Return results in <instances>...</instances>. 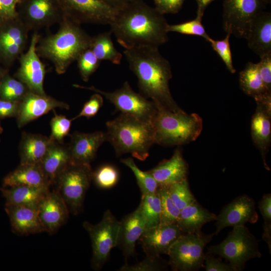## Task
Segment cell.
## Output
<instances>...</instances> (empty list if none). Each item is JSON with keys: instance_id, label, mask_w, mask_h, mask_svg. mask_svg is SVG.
<instances>
[{"instance_id": "1", "label": "cell", "mask_w": 271, "mask_h": 271, "mask_svg": "<svg viewBox=\"0 0 271 271\" xmlns=\"http://www.w3.org/2000/svg\"><path fill=\"white\" fill-rule=\"evenodd\" d=\"M164 15L143 0H137L116 10L109 25L110 31L124 48L136 46L159 47L168 41Z\"/></svg>"}, {"instance_id": "2", "label": "cell", "mask_w": 271, "mask_h": 271, "mask_svg": "<svg viewBox=\"0 0 271 271\" xmlns=\"http://www.w3.org/2000/svg\"><path fill=\"white\" fill-rule=\"evenodd\" d=\"M123 54L131 71L137 76L140 93L172 111L183 110L174 100L169 88L172 78L169 61L159 47L148 46L124 48Z\"/></svg>"}, {"instance_id": "3", "label": "cell", "mask_w": 271, "mask_h": 271, "mask_svg": "<svg viewBox=\"0 0 271 271\" xmlns=\"http://www.w3.org/2000/svg\"><path fill=\"white\" fill-rule=\"evenodd\" d=\"M91 39L80 24L64 17L56 33L39 40L36 51L38 55L53 63L58 74H62L89 48Z\"/></svg>"}, {"instance_id": "4", "label": "cell", "mask_w": 271, "mask_h": 271, "mask_svg": "<svg viewBox=\"0 0 271 271\" xmlns=\"http://www.w3.org/2000/svg\"><path fill=\"white\" fill-rule=\"evenodd\" d=\"M106 125V141L113 147L117 156L130 154L142 161L149 157L150 150L155 144L152 122L120 113L107 121Z\"/></svg>"}, {"instance_id": "5", "label": "cell", "mask_w": 271, "mask_h": 271, "mask_svg": "<svg viewBox=\"0 0 271 271\" xmlns=\"http://www.w3.org/2000/svg\"><path fill=\"white\" fill-rule=\"evenodd\" d=\"M157 105L152 119L155 144L162 146H180L195 141L200 134L203 122L197 113L184 110L172 111Z\"/></svg>"}, {"instance_id": "6", "label": "cell", "mask_w": 271, "mask_h": 271, "mask_svg": "<svg viewBox=\"0 0 271 271\" xmlns=\"http://www.w3.org/2000/svg\"><path fill=\"white\" fill-rule=\"evenodd\" d=\"M233 227L221 242L207 247V253L226 259L236 271H240L247 261L260 258L261 253L258 240L245 225Z\"/></svg>"}, {"instance_id": "7", "label": "cell", "mask_w": 271, "mask_h": 271, "mask_svg": "<svg viewBox=\"0 0 271 271\" xmlns=\"http://www.w3.org/2000/svg\"><path fill=\"white\" fill-rule=\"evenodd\" d=\"M93 172L90 164L70 163L51 186L64 200L70 213L77 215L82 209Z\"/></svg>"}, {"instance_id": "8", "label": "cell", "mask_w": 271, "mask_h": 271, "mask_svg": "<svg viewBox=\"0 0 271 271\" xmlns=\"http://www.w3.org/2000/svg\"><path fill=\"white\" fill-rule=\"evenodd\" d=\"M214 234L201 231L181 235L171 245L168 255V263L173 270L195 271L203 267L204 249Z\"/></svg>"}, {"instance_id": "9", "label": "cell", "mask_w": 271, "mask_h": 271, "mask_svg": "<svg viewBox=\"0 0 271 271\" xmlns=\"http://www.w3.org/2000/svg\"><path fill=\"white\" fill-rule=\"evenodd\" d=\"M73 86L101 94L114 105L117 110L121 113L133 116L143 121L152 122L157 110L156 104L140 93L136 92L128 81L122 86L111 92L101 90L94 86H84L78 84Z\"/></svg>"}, {"instance_id": "10", "label": "cell", "mask_w": 271, "mask_h": 271, "mask_svg": "<svg viewBox=\"0 0 271 271\" xmlns=\"http://www.w3.org/2000/svg\"><path fill=\"white\" fill-rule=\"evenodd\" d=\"M83 226L91 239V267L95 270H100L107 261L111 250L117 245L120 221L107 210L99 223L93 224L84 221Z\"/></svg>"}, {"instance_id": "11", "label": "cell", "mask_w": 271, "mask_h": 271, "mask_svg": "<svg viewBox=\"0 0 271 271\" xmlns=\"http://www.w3.org/2000/svg\"><path fill=\"white\" fill-rule=\"evenodd\" d=\"M267 4L266 0H223L224 31L245 39L252 21Z\"/></svg>"}, {"instance_id": "12", "label": "cell", "mask_w": 271, "mask_h": 271, "mask_svg": "<svg viewBox=\"0 0 271 271\" xmlns=\"http://www.w3.org/2000/svg\"><path fill=\"white\" fill-rule=\"evenodd\" d=\"M67 14L65 17L81 24L109 25L116 10L101 0H63Z\"/></svg>"}, {"instance_id": "13", "label": "cell", "mask_w": 271, "mask_h": 271, "mask_svg": "<svg viewBox=\"0 0 271 271\" xmlns=\"http://www.w3.org/2000/svg\"><path fill=\"white\" fill-rule=\"evenodd\" d=\"M40 38L37 33L32 35L28 49L20 57V66L16 76L30 91L44 95L46 94L44 89L45 66L36 51V46Z\"/></svg>"}, {"instance_id": "14", "label": "cell", "mask_w": 271, "mask_h": 271, "mask_svg": "<svg viewBox=\"0 0 271 271\" xmlns=\"http://www.w3.org/2000/svg\"><path fill=\"white\" fill-rule=\"evenodd\" d=\"M255 205L254 200L245 194L234 198L224 206L216 215L214 235H218L223 229L227 227L244 225L246 223H256L258 215Z\"/></svg>"}, {"instance_id": "15", "label": "cell", "mask_w": 271, "mask_h": 271, "mask_svg": "<svg viewBox=\"0 0 271 271\" xmlns=\"http://www.w3.org/2000/svg\"><path fill=\"white\" fill-rule=\"evenodd\" d=\"M254 99L256 108L251 121V137L261 154L265 168L269 170L266 163V155L271 142V93Z\"/></svg>"}, {"instance_id": "16", "label": "cell", "mask_w": 271, "mask_h": 271, "mask_svg": "<svg viewBox=\"0 0 271 271\" xmlns=\"http://www.w3.org/2000/svg\"><path fill=\"white\" fill-rule=\"evenodd\" d=\"M58 107L66 109L70 108L67 103L57 100L46 94H39L29 91L19 102L16 117L18 126L21 128Z\"/></svg>"}, {"instance_id": "17", "label": "cell", "mask_w": 271, "mask_h": 271, "mask_svg": "<svg viewBox=\"0 0 271 271\" xmlns=\"http://www.w3.org/2000/svg\"><path fill=\"white\" fill-rule=\"evenodd\" d=\"M183 233L177 224H163L146 229L139 240L147 255L167 254L173 243Z\"/></svg>"}, {"instance_id": "18", "label": "cell", "mask_w": 271, "mask_h": 271, "mask_svg": "<svg viewBox=\"0 0 271 271\" xmlns=\"http://www.w3.org/2000/svg\"><path fill=\"white\" fill-rule=\"evenodd\" d=\"M38 210L45 232L50 234L66 223L70 213L64 200L53 187L40 203Z\"/></svg>"}, {"instance_id": "19", "label": "cell", "mask_w": 271, "mask_h": 271, "mask_svg": "<svg viewBox=\"0 0 271 271\" xmlns=\"http://www.w3.org/2000/svg\"><path fill=\"white\" fill-rule=\"evenodd\" d=\"M106 140L105 132L101 131L91 133L73 132L68 145L71 163L90 164L99 148Z\"/></svg>"}, {"instance_id": "20", "label": "cell", "mask_w": 271, "mask_h": 271, "mask_svg": "<svg viewBox=\"0 0 271 271\" xmlns=\"http://www.w3.org/2000/svg\"><path fill=\"white\" fill-rule=\"evenodd\" d=\"M38 208L26 205H5V210L15 233L27 236L45 232L39 217Z\"/></svg>"}, {"instance_id": "21", "label": "cell", "mask_w": 271, "mask_h": 271, "mask_svg": "<svg viewBox=\"0 0 271 271\" xmlns=\"http://www.w3.org/2000/svg\"><path fill=\"white\" fill-rule=\"evenodd\" d=\"M248 46L260 58L271 53V14L264 11L252 21L246 37Z\"/></svg>"}, {"instance_id": "22", "label": "cell", "mask_w": 271, "mask_h": 271, "mask_svg": "<svg viewBox=\"0 0 271 271\" xmlns=\"http://www.w3.org/2000/svg\"><path fill=\"white\" fill-rule=\"evenodd\" d=\"M146 229L145 219L138 207L120 221L117 245L126 258L134 253L136 243Z\"/></svg>"}, {"instance_id": "23", "label": "cell", "mask_w": 271, "mask_h": 271, "mask_svg": "<svg viewBox=\"0 0 271 271\" xmlns=\"http://www.w3.org/2000/svg\"><path fill=\"white\" fill-rule=\"evenodd\" d=\"M159 187H169L173 184L187 179L188 165L180 149H177L172 157L163 160L148 171Z\"/></svg>"}, {"instance_id": "24", "label": "cell", "mask_w": 271, "mask_h": 271, "mask_svg": "<svg viewBox=\"0 0 271 271\" xmlns=\"http://www.w3.org/2000/svg\"><path fill=\"white\" fill-rule=\"evenodd\" d=\"M29 29L22 21L15 22L0 31V52L13 60L21 56L25 49Z\"/></svg>"}, {"instance_id": "25", "label": "cell", "mask_w": 271, "mask_h": 271, "mask_svg": "<svg viewBox=\"0 0 271 271\" xmlns=\"http://www.w3.org/2000/svg\"><path fill=\"white\" fill-rule=\"evenodd\" d=\"M70 163L68 145L53 141L38 164L52 186L57 176Z\"/></svg>"}, {"instance_id": "26", "label": "cell", "mask_w": 271, "mask_h": 271, "mask_svg": "<svg viewBox=\"0 0 271 271\" xmlns=\"http://www.w3.org/2000/svg\"><path fill=\"white\" fill-rule=\"evenodd\" d=\"M3 185L5 188L18 186L51 187L38 164H20L4 178Z\"/></svg>"}, {"instance_id": "27", "label": "cell", "mask_w": 271, "mask_h": 271, "mask_svg": "<svg viewBox=\"0 0 271 271\" xmlns=\"http://www.w3.org/2000/svg\"><path fill=\"white\" fill-rule=\"evenodd\" d=\"M53 141L44 135L23 132L19 145L20 164H39Z\"/></svg>"}, {"instance_id": "28", "label": "cell", "mask_w": 271, "mask_h": 271, "mask_svg": "<svg viewBox=\"0 0 271 271\" xmlns=\"http://www.w3.org/2000/svg\"><path fill=\"white\" fill-rule=\"evenodd\" d=\"M216 218V214L203 207L196 200L181 210L177 225L183 234L195 233Z\"/></svg>"}, {"instance_id": "29", "label": "cell", "mask_w": 271, "mask_h": 271, "mask_svg": "<svg viewBox=\"0 0 271 271\" xmlns=\"http://www.w3.org/2000/svg\"><path fill=\"white\" fill-rule=\"evenodd\" d=\"M22 21L30 30L51 26L58 22L59 17L51 0H32Z\"/></svg>"}, {"instance_id": "30", "label": "cell", "mask_w": 271, "mask_h": 271, "mask_svg": "<svg viewBox=\"0 0 271 271\" xmlns=\"http://www.w3.org/2000/svg\"><path fill=\"white\" fill-rule=\"evenodd\" d=\"M51 187L18 186L0 187L6 200L5 205H19L38 207Z\"/></svg>"}, {"instance_id": "31", "label": "cell", "mask_w": 271, "mask_h": 271, "mask_svg": "<svg viewBox=\"0 0 271 271\" xmlns=\"http://www.w3.org/2000/svg\"><path fill=\"white\" fill-rule=\"evenodd\" d=\"M241 89L247 95L254 98L271 93L265 87L260 76L257 63L248 62L239 73Z\"/></svg>"}, {"instance_id": "32", "label": "cell", "mask_w": 271, "mask_h": 271, "mask_svg": "<svg viewBox=\"0 0 271 271\" xmlns=\"http://www.w3.org/2000/svg\"><path fill=\"white\" fill-rule=\"evenodd\" d=\"M111 34V32L109 31L92 37L89 48L100 61L106 60L114 64L119 65L122 56L114 47Z\"/></svg>"}, {"instance_id": "33", "label": "cell", "mask_w": 271, "mask_h": 271, "mask_svg": "<svg viewBox=\"0 0 271 271\" xmlns=\"http://www.w3.org/2000/svg\"><path fill=\"white\" fill-rule=\"evenodd\" d=\"M146 222V229L159 225L161 221V200L158 191L142 195L138 207Z\"/></svg>"}, {"instance_id": "34", "label": "cell", "mask_w": 271, "mask_h": 271, "mask_svg": "<svg viewBox=\"0 0 271 271\" xmlns=\"http://www.w3.org/2000/svg\"><path fill=\"white\" fill-rule=\"evenodd\" d=\"M120 162L128 167L133 172L142 195L156 193L159 185L156 180L148 171H143L137 166L131 158L122 159Z\"/></svg>"}, {"instance_id": "35", "label": "cell", "mask_w": 271, "mask_h": 271, "mask_svg": "<svg viewBox=\"0 0 271 271\" xmlns=\"http://www.w3.org/2000/svg\"><path fill=\"white\" fill-rule=\"evenodd\" d=\"M29 91L24 83L10 76L4 77L0 82V97L3 99L20 102Z\"/></svg>"}, {"instance_id": "36", "label": "cell", "mask_w": 271, "mask_h": 271, "mask_svg": "<svg viewBox=\"0 0 271 271\" xmlns=\"http://www.w3.org/2000/svg\"><path fill=\"white\" fill-rule=\"evenodd\" d=\"M158 192L161 205L160 223L177 224L181 210L171 199L168 187H159Z\"/></svg>"}, {"instance_id": "37", "label": "cell", "mask_w": 271, "mask_h": 271, "mask_svg": "<svg viewBox=\"0 0 271 271\" xmlns=\"http://www.w3.org/2000/svg\"><path fill=\"white\" fill-rule=\"evenodd\" d=\"M168 189L171 199L180 210L196 200L190 190L187 179L173 184Z\"/></svg>"}, {"instance_id": "38", "label": "cell", "mask_w": 271, "mask_h": 271, "mask_svg": "<svg viewBox=\"0 0 271 271\" xmlns=\"http://www.w3.org/2000/svg\"><path fill=\"white\" fill-rule=\"evenodd\" d=\"M202 17L197 16L192 20L182 23L170 25L167 26V32H176L182 34L202 37L206 41L210 37L206 33L202 24Z\"/></svg>"}, {"instance_id": "39", "label": "cell", "mask_w": 271, "mask_h": 271, "mask_svg": "<svg viewBox=\"0 0 271 271\" xmlns=\"http://www.w3.org/2000/svg\"><path fill=\"white\" fill-rule=\"evenodd\" d=\"M119 179V174L115 167L111 165H104L93 172L92 180L96 185L102 189H109L115 186Z\"/></svg>"}, {"instance_id": "40", "label": "cell", "mask_w": 271, "mask_h": 271, "mask_svg": "<svg viewBox=\"0 0 271 271\" xmlns=\"http://www.w3.org/2000/svg\"><path fill=\"white\" fill-rule=\"evenodd\" d=\"M76 61L81 77L86 82L97 70L100 63L89 48L84 50Z\"/></svg>"}, {"instance_id": "41", "label": "cell", "mask_w": 271, "mask_h": 271, "mask_svg": "<svg viewBox=\"0 0 271 271\" xmlns=\"http://www.w3.org/2000/svg\"><path fill=\"white\" fill-rule=\"evenodd\" d=\"M230 36V34H227L223 39L220 40H214L210 37L207 41L210 43L213 50L221 58L228 70L231 73H234L236 70L233 65L229 43Z\"/></svg>"}, {"instance_id": "42", "label": "cell", "mask_w": 271, "mask_h": 271, "mask_svg": "<svg viewBox=\"0 0 271 271\" xmlns=\"http://www.w3.org/2000/svg\"><path fill=\"white\" fill-rule=\"evenodd\" d=\"M258 208L263 218V232L262 239L267 244L271 252V194L263 195L258 202Z\"/></svg>"}, {"instance_id": "43", "label": "cell", "mask_w": 271, "mask_h": 271, "mask_svg": "<svg viewBox=\"0 0 271 271\" xmlns=\"http://www.w3.org/2000/svg\"><path fill=\"white\" fill-rule=\"evenodd\" d=\"M160 256L147 255L142 261L129 265L125 263L122 266L120 271H159L166 268V265Z\"/></svg>"}, {"instance_id": "44", "label": "cell", "mask_w": 271, "mask_h": 271, "mask_svg": "<svg viewBox=\"0 0 271 271\" xmlns=\"http://www.w3.org/2000/svg\"><path fill=\"white\" fill-rule=\"evenodd\" d=\"M72 121V119L65 116L55 113L50 121L51 133L50 138L52 141L63 143L64 138L69 133Z\"/></svg>"}, {"instance_id": "45", "label": "cell", "mask_w": 271, "mask_h": 271, "mask_svg": "<svg viewBox=\"0 0 271 271\" xmlns=\"http://www.w3.org/2000/svg\"><path fill=\"white\" fill-rule=\"evenodd\" d=\"M103 104V96L99 93L95 92L86 101L81 110L80 112L72 120H75L81 117L90 118L95 116L98 112Z\"/></svg>"}, {"instance_id": "46", "label": "cell", "mask_w": 271, "mask_h": 271, "mask_svg": "<svg viewBox=\"0 0 271 271\" xmlns=\"http://www.w3.org/2000/svg\"><path fill=\"white\" fill-rule=\"evenodd\" d=\"M260 58V61L257 63L259 73L265 87L271 92V53Z\"/></svg>"}, {"instance_id": "47", "label": "cell", "mask_w": 271, "mask_h": 271, "mask_svg": "<svg viewBox=\"0 0 271 271\" xmlns=\"http://www.w3.org/2000/svg\"><path fill=\"white\" fill-rule=\"evenodd\" d=\"M203 267L206 271H236L229 263H225L207 252L205 254Z\"/></svg>"}, {"instance_id": "48", "label": "cell", "mask_w": 271, "mask_h": 271, "mask_svg": "<svg viewBox=\"0 0 271 271\" xmlns=\"http://www.w3.org/2000/svg\"><path fill=\"white\" fill-rule=\"evenodd\" d=\"M155 8L163 15L176 14L181 9L184 0H153Z\"/></svg>"}, {"instance_id": "49", "label": "cell", "mask_w": 271, "mask_h": 271, "mask_svg": "<svg viewBox=\"0 0 271 271\" xmlns=\"http://www.w3.org/2000/svg\"><path fill=\"white\" fill-rule=\"evenodd\" d=\"M19 102L0 99V118L16 117Z\"/></svg>"}, {"instance_id": "50", "label": "cell", "mask_w": 271, "mask_h": 271, "mask_svg": "<svg viewBox=\"0 0 271 271\" xmlns=\"http://www.w3.org/2000/svg\"><path fill=\"white\" fill-rule=\"evenodd\" d=\"M16 0H0V17L10 19L17 17Z\"/></svg>"}, {"instance_id": "51", "label": "cell", "mask_w": 271, "mask_h": 271, "mask_svg": "<svg viewBox=\"0 0 271 271\" xmlns=\"http://www.w3.org/2000/svg\"><path fill=\"white\" fill-rule=\"evenodd\" d=\"M116 10H119L128 4L137 0H101Z\"/></svg>"}, {"instance_id": "52", "label": "cell", "mask_w": 271, "mask_h": 271, "mask_svg": "<svg viewBox=\"0 0 271 271\" xmlns=\"http://www.w3.org/2000/svg\"><path fill=\"white\" fill-rule=\"evenodd\" d=\"M197 4V16L202 17L204 12L209 4L215 0H196Z\"/></svg>"}, {"instance_id": "53", "label": "cell", "mask_w": 271, "mask_h": 271, "mask_svg": "<svg viewBox=\"0 0 271 271\" xmlns=\"http://www.w3.org/2000/svg\"><path fill=\"white\" fill-rule=\"evenodd\" d=\"M4 77H3L2 73L0 71V82Z\"/></svg>"}, {"instance_id": "54", "label": "cell", "mask_w": 271, "mask_h": 271, "mask_svg": "<svg viewBox=\"0 0 271 271\" xmlns=\"http://www.w3.org/2000/svg\"><path fill=\"white\" fill-rule=\"evenodd\" d=\"M2 132H3V128H2V127L1 125V123H0V135L2 133Z\"/></svg>"}, {"instance_id": "55", "label": "cell", "mask_w": 271, "mask_h": 271, "mask_svg": "<svg viewBox=\"0 0 271 271\" xmlns=\"http://www.w3.org/2000/svg\"><path fill=\"white\" fill-rule=\"evenodd\" d=\"M17 3H19V2H20L21 1H22L23 0H16Z\"/></svg>"}]
</instances>
